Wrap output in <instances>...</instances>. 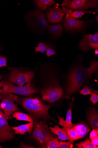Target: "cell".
Segmentation results:
<instances>
[{
  "label": "cell",
  "mask_w": 98,
  "mask_h": 148,
  "mask_svg": "<svg viewBox=\"0 0 98 148\" xmlns=\"http://www.w3.org/2000/svg\"><path fill=\"white\" fill-rule=\"evenodd\" d=\"M64 94V91L60 86H51L42 90V99L53 103L61 98Z\"/></svg>",
  "instance_id": "obj_9"
},
{
  "label": "cell",
  "mask_w": 98,
  "mask_h": 148,
  "mask_svg": "<svg viewBox=\"0 0 98 148\" xmlns=\"http://www.w3.org/2000/svg\"><path fill=\"white\" fill-rule=\"evenodd\" d=\"M34 3L36 7L42 11L47 10L49 7H52L55 1L54 0H35Z\"/></svg>",
  "instance_id": "obj_19"
},
{
  "label": "cell",
  "mask_w": 98,
  "mask_h": 148,
  "mask_svg": "<svg viewBox=\"0 0 98 148\" xmlns=\"http://www.w3.org/2000/svg\"><path fill=\"white\" fill-rule=\"evenodd\" d=\"M20 148H35L31 146L24 144H23L22 143H20Z\"/></svg>",
  "instance_id": "obj_34"
},
{
  "label": "cell",
  "mask_w": 98,
  "mask_h": 148,
  "mask_svg": "<svg viewBox=\"0 0 98 148\" xmlns=\"http://www.w3.org/2000/svg\"><path fill=\"white\" fill-rule=\"evenodd\" d=\"M66 131L69 138L70 142L73 143L75 141L79 139L77 132L73 128H66Z\"/></svg>",
  "instance_id": "obj_23"
},
{
  "label": "cell",
  "mask_w": 98,
  "mask_h": 148,
  "mask_svg": "<svg viewBox=\"0 0 98 148\" xmlns=\"http://www.w3.org/2000/svg\"><path fill=\"white\" fill-rule=\"evenodd\" d=\"M24 18L28 26L33 30L45 31L48 29L49 24L44 13L38 8L30 11Z\"/></svg>",
  "instance_id": "obj_3"
},
{
  "label": "cell",
  "mask_w": 98,
  "mask_h": 148,
  "mask_svg": "<svg viewBox=\"0 0 98 148\" xmlns=\"http://www.w3.org/2000/svg\"><path fill=\"white\" fill-rule=\"evenodd\" d=\"M59 143V139L55 138L50 140L47 142L45 148H57L58 147Z\"/></svg>",
  "instance_id": "obj_26"
},
{
  "label": "cell",
  "mask_w": 98,
  "mask_h": 148,
  "mask_svg": "<svg viewBox=\"0 0 98 148\" xmlns=\"http://www.w3.org/2000/svg\"><path fill=\"white\" fill-rule=\"evenodd\" d=\"M3 81L2 82H0V88H1L3 86Z\"/></svg>",
  "instance_id": "obj_36"
},
{
  "label": "cell",
  "mask_w": 98,
  "mask_h": 148,
  "mask_svg": "<svg viewBox=\"0 0 98 148\" xmlns=\"http://www.w3.org/2000/svg\"><path fill=\"white\" fill-rule=\"evenodd\" d=\"M58 118L59 120L58 124L63 127L71 128L74 125L72 122V111L71 108L67 111L65 120H64L63 117H61L59 115H58Z\"/></svg>",
  "instance_id": "obj_18"
},
{
  "label": "cell",
  "mask_w": 98,
  "mask_h": 148,
  "mask_svg": "<svg viewBox=\"0 0 98 148\" xmlns=\"http://www.w3.org/2000/svg\"><path fill=\"white\" fill-rule=\"evenodd\" d=\"M49 34L55 37L59 36L62 34L63 27L61 24L49 25L48 26Z\"/></svg>",
  "instance_id": "obj_20"
},
{
  "label": "cell",
  "mask_w": 98,
  "mask_h": 148,
  "mask_svg": "<svg viewBox=\"0 0 98 148\" xmlns=\"http://www.w3.org/2000/svg\"><path fill=\"white\" fill-rule=\"evenodd\" d=\"M98 2L97 0H64L60 5L73 11H83L96 8Z\"/></svg>",
  "instance_id": "obj_6"
},
{
  "label": "cell",
  "mask_w": 98,
  "mask_h": 148,
  "mask_svg": "<svg viewBox=\"0 0 98 148\" xmlns=\"http://www.w3.org/2000/svg\"><path fill=\"white\" fill-rule=\"evenodd\" d=\"M1 94H0V100H1Z\"/></svg>",
  "instance_id": "obj_40"
},
{
  "label": "cell",
  "mask_w": 98,
  "mask_h": 148,
  "mask_svg": "<svg viewBox=\"0 0 98 148\" xmlns=\"http://www.w3.org/2000/svg\"><path fill=\"white\" fill-rule=\"evenodd\" d=\"M3 148V147L2 146H1V144H0V148Z\"/></svg>",
  "instance_id": "obj_39"
},
{
  "label": "cell",
  "mask_w": 98,
  "mask_h": 148,
  "mask_svg": "<svg viewBox=\"0 0 98 148\" xmlns=\"http://www.w3.org/2000/svg\"><path fill=\"white\" fill-rule=\"evenodd\" d=\"M91 21H80L71 18L66 13L63 25L66 30L70 32H81Z\"/></svg>",
  "instance_id": "obj_10"
},
{
  "label": "cell",
  "mask_w": 98,
  "mask_h": 148,
  "mask_svg": "<svg viewBox=\"0 0 98 148\" xmlns=\"http://www.w3.org/2000/svg\"><path fill=\"white\" fill-rule=\"evenodd\" d=\"M34 75L33 71L25 72L13 68L10 73L8 79L9 82L12 84L22 86L27 82L30 83Z\"/></svg>",
  "instance_id": "obj_7"
},
{
  "label": "cell",
  "mask_w": 98,
  "mask_h": 148,
  "mask_svg": "<svg viewBox=\"0 0 98 148\" xmlns=\"http://www.w3.org/2000/svg\"><path fill=\"white\" fill-rule=\"evenodd\" d=\"M68 10L64 7L60 8L57 4L49 7L46 13V18L51 24L61 23Z\"/></svg>",
  "instance_id": "obj_8"
},
{
  "label": "cell",
  "mask_w": 98,
  "mask_h": 148,
  "mask_svg": "<svg viewBox=\"0 0 98 148\" xmlns=\"http://www.w3.org/2000/svg\"><path fill=\"white\" fill-rule=\"evenodd\" d=\"M34 126L33 136L42 147H45L46 143L49 140L55 138L47 125L41 121L39 123L35 122Z\"/></svg>",
  "instance_id": "obj_4"
},
{
  "label": "cell",
  "mask_w": 98,
  "mask_h": 148,
  "mask_svg": "<svg viewBox=\"0 0 98 148\" xmlns=\"http://www.w3.org/2000/svg\"><path fill=\"white\" fill-rule=\"evenodd\" d=\"M78 47L83 51H87L91 49H98V32H96L93 35L91 34L84 35L79 41Z\"/></svg>",
  "instance_id": "obj_11"
},
{
  "label": "cell",
  "mask_w": 98,
  "mask_h": 148,
  "mask_svg": "<svg viewBox=\"0 0 98 148\" xmlns=\"http://www.w3.org/2000/svg\"><path fill=\"white\" fill-rule=\"evenodd\" d=\"M22 106L26 110L36 117H47L51 106L44 104L38 98H27L23 99Z\"/></svg>",
  "instance_id": "obj_2"
},
{
  "label": "cell",
  "mask_w": 98,
  "mask_h": 148,
  "mask_svg": "<svg viewBox=\"0 0 98 148\" xmlns=\"http://www.w3.org/2000/svg\"><path fill=\"white\" fill-rule=\"evenodd\" d=\"M98 67V61L94 60L91 61L89 68L80 66L72 70L68 75L67 95H71L79 90L86 80L96 71Z\"/></svg>",
  "instance_id": "obj_1"
},
{
  "label": "cell",
  "mask_w": 98,
  "mask_h": 148,
  "mask_svg": "<svg viewBox=\"0 0 98 148\" xmlns=\"http://www.w3.org/2000/svg\"><path fill=\"white\" fill-rule=\"evenodd\" d=\"M50 46L47 43L40 41L38 46L35 47V50L36 53L40 52L43 53Z\"/></svg>",
  "instance_id": "obj_25"
},
{
  "label": "cell",
  "mask_w": 98,
  "mask_h": 148,
  "mask_svg": "<svg viewBox=\"0 0 98 148\" xmlns=\"http://www.w3.org/2000/svg\"><path fill=\"white\" fill-rule=\"evenodd\" d=\"M95 56H96V55H98V49H95Z\"/></svg>",
  "instance_id": "obj_35"
},
{
  "label": "cell",
  "mask_w": 98,
  "mask_h": 148,
  "mask_svg": "<svg viewBox=\"0 0 98 148\" xmlns=\"http://www.w3.org/2000/svg\"><path fill=\"white\" fill-rule=\"evenodd\" d=\"M95 18L96 19V21H97V23L98 22V16H96L95 17Z\"/></svg>",
  "instance_id": "obj_37"
},
{
  "label": "cell",
  "mask_w": 98,
  "mask_h": 148,
  "mask_svg": "<svg viewBox=\"0 0 98 148\" xmlns=\"http://www.w3.org/2000/svg\"><path fill=\"white\" fill-rule=\"evenodd\" d=\"M7 58L2 55H0V68L3 66H7Z\"/></svg>",
  "instance_id": "obj_31"
},
{
  "label": "cell",
  "mask_w": 98,
  "mask_h": 148,
  "mask_svg": "<svg viewBox=\"0 0 98 148\" xmlns=\"http://www.w3.org/2000/svg\"><path fill=\"white\" fill-rule=\"evenodd\" d=\"M2 87L1 90L3 94L14 93L22 95L30 96L37 92L30 83L18 86L9 82L3 81Z\"/></svg>",
  "instance_id": "obj_5"
},
{
  "label": "cell",
  "mask_w": 98,
  "mask_h": 148,
  "mask_svg": "<svg viewBox=\"0 0 98 148\" xmlns=\"http://www.w3.org/2000/svg\"><path fill=\"white\" fill-rule=\"evenodd\" d=\"M9 125L3 112L0 110V143L13 139L14 133Z\"/></svg>",
  "instance_id": "obj_12"
},
{
  "label": "cell",
  "mask_w": 98,
  "mask_h": 148,
  "mask_svg": "<svg viewBox=\"0 0 98 148\" xmlns=\"http://www.w3.org/2000/svg\"><path fill=\"white\" fill-rule=\"evenodd\" d=\"M93 93V92L91 90L86 87L83 88L80 92V94L84 96L87 95H92Z\"/></svg>",
  "instance_id": "obj_28"
},
{
  "label": "cell",
  "mask_w": 98,
  "mask_h": 148,
  "mask_svg": "<svg viewBox=\"0 0 98 148\" xmlns=\"http://www.w3.org/2000/svg\"><path fill=\"white\" fill-rule=\"evenodd\" d=\"M88 120L93 129L97 130L98 129V114L96 110L93 107L89 111Z\"/></svg>",
  "instance_id": "obj_17"
},
{
  "label": "cell",
  "mask_w": 98,
  "mask_h": 148,
  "mask_svg": "<svg viewBox=\"0 0 98 148\" xmlns=\"http://www.w3.org/2000/svg\"><path fill=\"white\" fill-rule=\"evenodd\" d=\"M98 133L96 129H93L91 132L90 135V138L91 140L95 138L98 136Z\"/></svg>",
  "instance_id": "obj_32"
},
{
  "label": "cell",
  "mask_w": 98,
  "mask_h": 148,
  "mask_svg": "<svg viewBox=\"0 0 98 148\" xmlns=\"http://www.w3.org/2000/svg\"><path fill=\"white\" fill-rule=\"evenodd\" d=\"M91 143L98 147V137L97 136L91 140Z\"/></svg>",
  "instance_id": "obj_33"
},
{
  "label": "cell",
  "mask_w": 98,
  "mask_h": 148,
  "mask_svg": "<svg viewBox=\"0 0 98 148\" xmlns=\"http://www.w3.org/2000/svg\"><path fill=\"white\" fill-rule=\"evenodd\" d=\"M2 99L0 103V108L3 111V113L7 119L9 118L14 112L19 111L16 105L13 101L6 95L3 94Z\"/></svg>",
  "instance_id": "obj_13"
},
{
  "label": "cell",
  "mask_w": 98,
  "mask_h": 148,
  "mask_svg": "<svg viewBox=\"0 0 98 148\" xmlns=\"http://www.w3.org/2000/svg\"><path fill=\"white\" fill-rule=\"evenodd\" d=\"M76 147L78 148H97L98 147L93 144L90 139L87 138L84 141H81L76 144Z\"/></svg>",
  "instance_id": "obj_24"
},
{
  "label": "cell",
  "mask_w": 98,
  "mask_h": 148,
  "mask_svg": "<svg viewBox=\"0 0 98 148\" xmlns=\"http://www.w3.org/2000/svg\"><path fill=\"white\" fill-rule=\"evenodd\" d=\"M89 99L94 105H95L98 101V95L96 94L93 93Z\"/></svg>",
  "instance_id": "obj_30"
},
{
  "label": "cell",
  "mask_w": 98,
  "mask_h": 148,
  "mask_svg": "<svg viewBox=\"0 0 98 148\" xmlns=\"http://www.w3.org/2000/svg\"><path fill=\"white\" fill-rule=\"evenodd\" d=\"M34 126V122H30L27 124L22 125L17 127H11V129L15 130V134H20L21 135H24L27 132L30 135Z\"/></svg>",
  "instance_id": "obj_14"
},
{
  "label": "cell",
  "mask_w": 98,
  "mask_h": 148,
  "mask_svg": "<svg viewBox=\"0 0 98 148\" xmlns=\"http://www.w3.org/2000/svg\"><path fill=\"white\" fill-rule=\"evenodd\" d=\"M46 53L48 57H49L50 56L55 55L56 53V51L50 46L46 50Z\"/></svg>",
  "instance_id": "obj_29"
},
{
  "label": "cell",
  "mask_w": 98,
  "mask_h": 148,
  "mask_svg": "<svg viewBox=\"0 0 98 148\" xmlns=\"http://www.w3.org/2000/svg\"><path fill=\"white\" fill-rule=\"evenodd\" d=\"M12 117L16 118V120L24 121L30 122H34L31 116L20 112H16L13 113Z\"/></svg>",
  "instance_id": "obj_22"
},
{
  "label": "cell",
  "mask_w": 98,
  "mask_h": 148,
  "mask_svg": "<svg viewBox=\"0 0 98 148\" xmlns=\"http://www.w3.org/2000/svg\"><path fill=\"white\" fill-rule=\"evenodd\" d=\"M95 14V12H93L92 11H82L78 10H73L68 9L66 13L71 18L76 19L79 18H82V16L86 13Z\"/></svg>",
  "instance_id": "obj_21"
},
{
  "label": "cell",
  "mask_w": 98,
  "mask_h": 148,
  "mask_svg": "<svg viewBox=\"0 0 98 148\" xmlns=\"http://www.w3.org/2000/svg\"><path fill=\"white\" fill-rule=\"evenodd\" d=\"M73 143H71L69 141L66 142L61 140L58 148H73Z\"/></svg>",
  "instance_id": "obj_27"
},
{
  "label": "cell",
  "mask_w": 98,
  "mask_h": 148,
  "mask_svg": "<svg viewBox=\"0 0 98 148\" xmlns=\"http://www.w3.org/2000/svg\"><path fill=\"white\" fill-rule=\"evenodd\" d=\"M51 132L58 136V139L61 140H69L68 135L66 128H60L58 125H55L54 127H49Z\"/></svg>",
  "instance_id": "obj_15"
},
{
  "label": "cell",
  "mask_w": 98,
  "mask_h": 148,
  "mask_svg": "<svg viewBox=\"0 0 98 148\" xmlns=\"http://www.w3.org/2000/svg\"><path fill=\"white\" fill-rule=\"evenodd\" d=\"M2 90H1V88H0V94H2Z\"/></svg>",
  "instance_id": "obj_38"
},
{
  "label": "cell",
  "mask_w": 98,
  "mask_h": 148,
  "mask_svg": "<svg viewBox=\"0 0 98 148\" xmlns=\"http://www.w3.org/2000/svg\"><path fill=\"white\" fill-rule=\"evenodd\" d=\"M71 127L74 129L77 132L79 139L85 137L91 130L88 125L82 123L74 125Z\"/></svg>",
  "instance_id": "obj_16"
}]
</instances>
